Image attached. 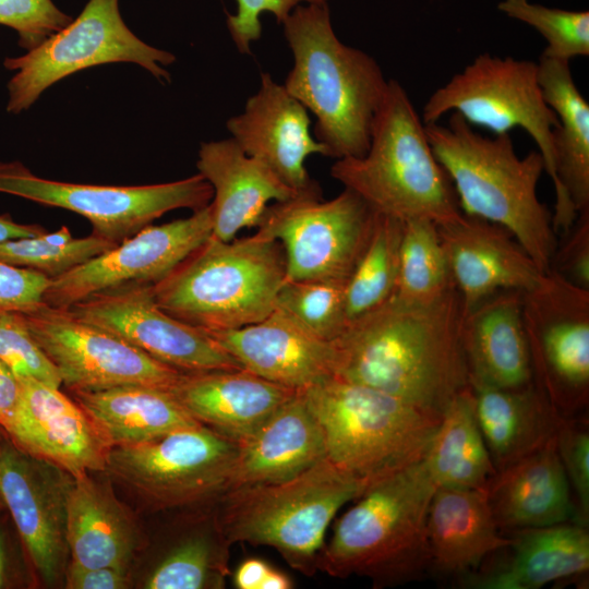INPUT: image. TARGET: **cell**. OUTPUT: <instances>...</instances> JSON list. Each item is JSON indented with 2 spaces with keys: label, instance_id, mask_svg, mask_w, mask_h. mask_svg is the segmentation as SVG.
Wrapping results in <instances>:
<instances>
[{
  "label": "cell",
  "instance_id": "cell-1",
  "mask_svg": "<svg viewBox=\"0 0 589 589\" xmlns=\"http://www.w3.org/2000/svg\"><path fill=\"white\" fill-rule=\"evenodd\" d=\"M464 308L454 287L436 300L392 296L347 323L333 341L335 376L364 385L442 418L470 386L460 340Z\"/></svg>",
  "mask_w": 589,
  "mask_h": 589
},
{
  "label": "cell",
  "instance_id": "cell-2",
  "mask_svg": "<svg viewBox=\"0 0 589 589\" xmlns=\"http://www.w3.org/2000/svg\"><path fill=\"white\" fill-rule=\"evenodd\" d=\"M293 64L284 86L316 118L327 157H361L388 80L376 60L336 36L327 3L298 5L281 23Z\"/></svg>",
  "mask_w": 589,
  "mask_h": 589
},
{
  "label": "cell",
  "instance_id": "cell-3",
  "mask_svg": "<svg viewBox=\"0 0 589 589\" xmlns=\"http://www.w3.org/2000/svg\"><path fill=\"white\" fill-rule=\"evenodd\" d=\"M424 125L461 213L502 226L542 273L550 269L558 238L552 214L537 194L545 171L540 152L519 157L509 133L483 136L457 112L447 124Z\"/></svg>",
  "mask_w": 589,
  "mask_h": 589
},
{
  "label": "cell",
  "instance_id": "cell-4",
  "mask_svg": "<svg viewBox=\"0 0 589 589\" xmlns=\"http://www.w3.org/2000/svg\"><path fill=\"white\" fill-rule=\"evenodd\" d=\"M436 485L423 460L369 485L336 521L316 568L374 588L419 580L430 570L426 521Z\"/></svg>",
  "mask_w": 589,
  "mask_h": 589
},
{
  "label": "cell",
  "instance_id": "cell-5",
  "mask_svg": "<svg viewBox=\"0 0 589 589\" xmlns=\"http://www.w3.org/2000/svg\"><path fill=\"white\" fill-rule=\"evenodd\" d=\"M330 176L359 195L373 212L402 223L428 219L445 225L462 216L425 125L407 92L395 80H388L366 153L337 159Z\"/></svg>",
  "mask_w": 589,
  "mask_h": 589
},
{
  "label": "cell",
  "instance_id": "cell-6",
  "mask_svg": "<svg viewBox=\"0 0 589 589\" xmlns=\"http://www.w3.org/2000/svg\"><path fill=\"white\" fill-rule=\"evenodd\" d=\"M285 279L281 243L256 230L230 241L211 237L152 289L156 303L171 316L218 332L269 315Z\"/></svg>",
  "mask_w": 589,
  "mask_h": 589
},
{
  "label": "cell",
  "instance_id": "cell-7",
  "mask_svg": "<svg viewBox=\"0 0 589 589\" xmlns=\"http://www.w3.org/2000/svg\"><path fill=\"white\" fill-rule=\"evenodd\" d=\"M301 394L322 429L326 458L366 488L423 460L442 419L337 377Z\"/></svg>",
  "mask_w": 589,
  "mask_h": 589
},
{
  "label": "cell",
  "instance_id": "cell-8",
  "mask_svg": "<svg viewBox=\"0 0 589 589\" xmlns=\"http://www.w3.org/2000/svg\"><path fill=\"white\" fill-rule=\"evenodd\" d=\"M365 489L325 457L289 480L229 490L216 512L231 544L274 548L292 568L311 576L333 518Z\"/></svg>",
  "mask_w": 589,
  "mask_h": 589
},
{
  "label": "cell",
  "instance_id": "cell-9",
  "mask_svg": "<svg viewBox=\"0 0 589 589\" xmlns=\"http://www.w3.org/2000/svg\"><path fill=\"white\" fill-rule=\"evenodd\" d=\"M239 443L200 424L112 447L105 473L152 513L214 507L230 489Z\"/></svg>",
  "mask_w": 589,
  "mask_h": 589
},
{
  "label": "cell",
  "instance_id": "cell-10",
  "mask_svg": "<svg viewBox=\"0 0 589 589\" xmlns=\"http://www.w3.org/2000/svg\"><path fill=\"white\" fill-rule=\"evenodd\" d=\"M176 57L135 36L119 11V0H88L80 15L35 48L9 57L4 67L16 73L8 84L7 110L29 108L41 93L80 70L110 62H133L159 81L170 82L164 68Z\"/></svg>",
  "mask_w": 589,
  "mask_h": 589
},
{
  "label": "cell",
  "instance_id": "cell-11",
  "mask_svg": "<svg viewBox=\"0 0 589 589\" xmlns=\"http://www.w3.org/2000/svg\"><path fill=\"white\" fill-rule=\"evenodd\" d=\"M457 112L469 124L494 134L525 130L543 157L553 185L555 112L545 103L538 76V63L491 53L477 56L462 71L438 87L422 110L424 124L437 122L445 113Z\"/></svg>",
  "mask_w": 589,
  "mask_h": 589
},
{
  "label": "cell",
  "instance_id": "cell-12",
  "mask_svg": "<svg viewBox=\"0 0 589 589\" xmlns=\"http://www.w3.org/2000/svg\"><path fill=\"white\" fill-rule=\"evenodd\" d=\"M375 213L354 192L329 201L301 193L268 205L257 231L279 241L286 279L347 283L372 232Z\"/></svg>",
  "mask_w": 589,
  "mask_h": 589
},
{
  "label": "cell",
  "instance_id": "cell-13",
  "mask_svg": "<svg viewBox=\"0 0 589 589\" xmlns=\"http://www.w3.org/2000/svg\"><path fill=\"white\" fill-rule=\"evenodd\" d=\"M0 192L85 217L93 233L120 243L178 208L200 209L213 199L211 184L196 173L147 185H95L35 176L19 161H0Z\"/></svg>",
  "mask_w": 589,
  "mask_h": 589
},
{
  "label": "cell",
  "instance_id": "cell-14",
  "mask_svg": "<svg viewBox=\"0 0 589 589\" xmlns=\"http://www.w3.org/2000/svg\"><path fill=\"white\" fill-rule=\"evenodd\" d=\"M534 385L563 417L589 396V289L550 268L522 294Z\"/></svg>",
  "mask_w": 589,
  "mask_h": 589
},
{
  "label": "cell",
  "instance_id": "cell-15",
  "mask_svg": "<svg viewBox=\"0 0 589 589\" xmlns=\"http://www.w3.org/2000/svg\"><path fill=\"white\" fill-rule=\"evenodd\" d=\"M27 327L71 392L127 385L171 390L183 375L115 334L45 303L22 313Z\"/></svg>",
  "mask_w": 589,
  "mask_h": 589
},
{
  "label": "cell",
  "instance_id": "cell-16",
  "mask_svg": "<svg viewBox=\"0 0 589 589\" xmlns=\"http://www.w3.org/2000/svg\"><path fill=\"white\" fill-rule=\"evenodd\" d=\"M64 310L185 373L242 369L206 332L165 312L151 284L107 289Z\"/></svg>",
  "mask_w": 589,
  "mask_h": 589
},
{
  "label": "cell",
  "instance_id": "cell-17",
  "mask_svg": "<svg viewBox=\"0 0 589 589\" xmlns=\"http://www.w3.org/2000/svg\"><path fill=\"white\" fill-rule=\"evenodd\" d=\"M74 477L19 449L8 437L0 448V490L4 506L36 578L60 587L71 560L67 537L68 501Z\"/></svg>",
  "mask_w": 589,
  "mask_h": 589
},
{
  "label": "cell",
  "instance_id": "cell-18",
  "mask_svg": "<svg viewBox=\"0 0 589 589\" xmlns=\"http://www.w3.org/2000/svg\"><path fill=\"white\" fill-rule=\"evenodd\" d=\"M213 232L211 203L188 218L148 225L115 248L52 278L44 303L56 309L128 284H151L166 277Z\"/></svg>",
  "mask_w": 589,
  "mask_h": 589
},
{
  "label": "cell",
  "instance_id": "cell-19",
  "mask_svg": "<svg viewBox=\"0 0 589 589\" xmlns=\"http://www.w3.org/2000/svg\"><path fill=\"white\" fill-rule=\"evenodd\" d=\"M310 124L305 107L269 73L261 74L260 87L248 98L243 112L226 123L247 155L265 164L299 194L322 193L305 160L314 154L327 156V149L312 135Z\"/></svg>",
  "mask_w": 589,
  "mask_h": 589
},
{
  "label": "cell",
  "instance_id": "cell-20",
  "mask_svg": "<svg viewBox=\"0 0 589 589\" xmlns=\"http://www.w3.org/2000/svg\"><path fill=\"white\" fill-rule=\"evenodd\" d=\"M20 382L22 402L5 436L74 478L104 472L111 447L83 408L59 388L29 377Z\"/></svg>",
  "mask_w": 589,
  "mask_h": 589
},
{
  "label": "cell",
  "instance_id": "cell-21",
  "mask_svg": "<svg viewBox=\"0 0 589 589\" xmlns=\"http://www.w3.org/2000/svg\"><path fill=\"white\" fill-rule=\"evenodd\" d=\"M452 279L464 314L502 290L531 289L542 272L530 255L500 225L464 215L437 225Z\"/></svg>",
  "mask_w": 589,
  "mask_h": 589
},
{
  "label": "cell",
  "instance_id": "cell-22",
  "mask_svg": "<svg viewBox=\"0 0 589 589\" xmlns=\"http://www.w3.org/2000/svg\"><path fill=\"white\" fill-rule=\"evenodd\" d=\"M206 333L243 369L291 389L302 392L335 376L333 341L309 333L277 308L260 322Z\"/></svg>",
  "mask_w": 589,
  "mask_h": 589
},
{
  "label": "cell",
  "instance_id": "cell-23",
  "mask_svg": "<svg viewBox=\"0 0 589 589\" xmlns=\"http://www.w3.org/2000/svg\"><path fill=\"white\" fill-rule=\"evenodd\" d=\"M539 83L558 124L554 129L556 176L553 228L565 233L589 209V105L577 88L569 62L540 56Z\"/></svg>",
  "mask_w": 589,
  "mask_h": 589
},
{
  "label": "cell",
  "instance_id": "cell-24",
  "mask_svg": "<svg viewBox=\"0 0 589 589\" xmlns=\"http://www.w3.org/2000/svg\"><path fill=\"white\" fill-rule=\"evenodd\" d=\"M171 392L201 424L239 444L298 393L243 368L183 373Z\"/></svg>",
  "mask_w": 589,
  "mask_h": 589
},
{
  "label": "cell",
  "instance_id": "cell-25",
  "mask_svg": "<svg viewBox=\"0 0 589 589\" xmlns=\"http://www.w3.org/2000/svg\"><path fill=\"white\" fill-rule=\"evenodd\" d=\"M196 168L213 189L212 237L220 241L235 239L241 229L256 228L271 201L299 194L231 137L202 143Z\"/></svg>",
  "mask_w": 589,
  "mask_h": 589
},
{
  "label": "cell",
  "instance_id": "cell-26",
  "mask_svg": "<svg viewBox=\"0 0 589 589\" xmlns=\"http://www.w3.org/2000/svg\"><path fill=\"white\" fill-rule=\"evenodd\" d=\"M520 290H502L464 314L460 340L470 386L519 388L533 383Z\"/></svg>",
  "mask_w": 589,
  "mask_h": 589
},
{
  "label": "cell",
  "instance_id": "cell-27",
  "mask_svg": "<svg viewBox=\"0 0 589 589\" xmlns=\"http://www.w3.org/2000/svg\"><path fill=\"white\" fill-rule=\"evenodd\" d=\"M71 560L84 566L132 568L147 540L134 512L118 498L113 483L91 473L74 478L68 501Z\"/></svg>",
  "mask_w": 589,
  "mask_h": 589
},
{
  "label": "cell",
  "instance_id": "cell-28",
  "mask_svg": "<svg viewBox=\"0 0 589 589\" xmlns=\"http://www.w3.org/2000/svg\"><path fill=\"white\" fill-rule=\"evenodd\" d=\"M485 493L500 531L576 522L556 434L539 449L497 471Z\"/></svg>",
  "mask_w": 589,
  "mask_h": 589
},
{
  "label": "cell",
  "instance_id": "cell-29",
  "mask_svg": "<svg viewBox=\"0 0 589 589\" xmlns=\"http://www.w3.org/2000/svg\"><path fill=\"white\" fill-rule=\"evenodd\" d=\"M426 539L430 569L459 578L513 543L500 532L485 490L445 486H436L432 496Z\"/></svg>",
  "mask_w": 589,
  "mask_h": 589
},
{
  "label": "cell",
  "instance_id": "cell-30",
  "mask_svg": "<svg viewBox=\"0 0 589 589\" xmlns=\"http://www.w3.org/2000/svg\"><path fill=\"white\" fill-rule=\"evenodd\" d=\"M325 457L322 429L298 392L239 444L229 490L289 480Z\"/></svg>",
  "mask_w": 589,
  "mask_h": 589
},
{
  "label": "cell",
  "instance_id": "cell-31",
  "mask_svg": "<svg viewBox=\"0 0 589 589\" xmlns=\"http://www.w3.org/2000/svg\"><path fill=\"white\" fill-rule=\"evenodd\" d=\"M587 528L573 521L513 531V553L506 563L470 573L459 584L474 589H540L584 577L589 570Z\"/></svg>",
  "mask_w": 589,
  "mask_h": 589
},
{
  "label": "cell",
  "instance_id": "cell-32",
  "mask_svg": "<svg viewBox=\"0 0 589 589\" xmlns=\"http://www.w3.org/2000/svg\"><path fill=\"white\" fill-rule=\"evenodd\" d=\"M470 387L476 418L496 471L555 436L561 414L534 383L519 388Z\"/></svg>",
  "mask_w": 589,
  "mask_h": 589
},
{
  "label": "cell",
  "instance_id": "cell-33",
  "mask_svg": "<svg viewBox=\"0 0 589 589\" xmlns=\"http://www.w3.org/2000/svg\"><path fill=\"white\" fill-rule=\"evenodd\" d=\"M72 394L111 448L149 442L201 424L169 389L127 385Z\"/></svg>",
  "mask_w": 589,
  "mask_h": 589
},
{
  "label": "cell",
  "instance_id": "cell-34",
  "mask_svg": "<svg viewBox=\"0 0 589 589\" xmlns=\"http://www.w3.org/2000/svg\"><path fill=\"white\" fill-rule=\"evenodd\" d=\"M189 527L168 544L142 577L144 589H221L229 576L231 543L216 506L190 512Z\"/></svg>",
  "mask_w": 589,
  "mask_h": 589
},
{
  "label": "cell",
  "instance_id": "cell-35",
  "mask_svg": "<svg viewBox=\"0 0 589 589\" xmlns=\"http://www.w3.org/2000/svg\"><path fill=\"white\" fill-rule=\"evenodd\" d=\"M423 462L436 486L485 490L496 474L476 418L470 386L444 411Z\"/></svg>",
  "mask_w": 589,
  "mask_h": 589
},
{
  "label": "cell",
  "instance_id": "cell-36",
  "mask_svg": "<svg viewBox=\"0 0 589 589\" xmlns=\"http://www.w3.org/2000/svg\"><path fill=\"white\" fill-rule=\"evenodd\" d=\"M401 235L402 221L375 213L369 241L346 283L347 323L382 305L394 294Z\"/></svg>",
  "mask_w": 589,
  "mask_h": 589
},
{
  "label": "cell",
  "instance_id": "cell-37",
  "mask_svg": "<svg viewBox=\"0 0 589 589\" xmlns=\"http://www.w3.org/2000/svg\"><path fill=\"white\" fill-rule=\"evenodd\" d=\"M454 283L437 225L428 219L402 223L394 297L408 303L436 300Z\"/></svg>",
  "mask_w": 589,
  "mask_h": 589
},
{
  "label": "cell",
  "instance_id": "cell-38",
  "mask_svg": "<svg viewBox=\"0 0 589 589\" xmlns=\"http://www.w3.org/2000/svg\"><path fill=\"white\" fill-rule=\"evenodd\" d=\"M118 243L92 233L74 239L62 226L53 232L0 242V261L40 272L56 278Z\"/></svg>",
  "mask_w": 589,
  "mask_h": 589
},
{
  "label": "cell",
  "instance_id": "cell-39",
  "mask_svg": "<svg viewBox=\"0 0 589 589\" xmlns=\"http://www.w3.org/2000/svg\"><path fill=\"white\" fill-rule=\"evenodd\" d=\"M345 287L342 281L285 279L275 308L314 336L334 341L347 325Z\"/></svg>",
  "mask_w": 589,
  "mask_h": 589
},
{
  "label": "cell",
  "instance_id": "cell-40",
  "mask_svg": "<svg viewBox=\"0 0 589 589\" xmlns=\"http://www.w3.org/2000/svg\"><path fill=\"white\" fill-rule=\"evenodd\" d=\"M497 9L532 26L544 37L546 47L542 56L567 62L589 56L588 11L552 9L528 0H503Z\"/></svg>",
  "mask_w": 589,
  "mask_h": 589
},
{
  "label": "cell",
  "instance_id": "cell-41",
  "mask_svg": "<svg viewBox=\"0 0 589 589\" xmlns=\"http://www.w3.org/2000/svg\"><path fill=\"white\" fill-rule=\"evenodd\" d=\"M0 360L20 378L60 388V374L31 334L22 313H0Z\"/></svg>",
  "mask_w": 589,
  "mask_h": 589
},
{
  "label": "cell",
  "instance_id": "cell-42",
  "mask_svg": "<svg viewBox=\"0 0 589 589\" xmlns=\"http://www.w3.org/2000/svg\"><path fill=\"white\" fill-rule=\"evenodd\" d=\"M556 447L569 485L576 496V524L589 522V433L587 426L561 416Z\"/></svg>",
  "mask_w": 589,
  "mask_h": 589
},
{
  "label": "cell",
  "instance_id": "cell-43",
  "mask_svg": "<svg viewBox=\"0 0 589 589\" xmlns=\"http://www.w3.org/2000/svg\"><path fill=\"white\" fill-rule=\"evenodd\" d=\"M71 21L52 0H0V24L16 31L20 45L27 50Z\"/></svg>",
  "mask_w": 589,
  "mask_h": 589
},
{
  "label": "cell",
  "instance_id": "cell-44",
  "mask_svg": "<svg viewBox=\"0 0 589 589\" xmlns=\"http://www.w3.org/2000/svg\"><path fill=\"white\" fill-rule=\"evenodd\" d=\"M236 14L227 13V27L237 49L241 53H251V44L262 36L261 15L272 13L281 24L298 7L304 4H324L328 0H235Z\"/></svg>",
  "mask_w": 589,
  "mask_h": 589
},
{
  "label": "cell",
  "instance_id": "cell-45",
  "mask_svg": "<svg viewBox=\"0 0 589 589\" xmlns=\"http://www.w3.org/2000/svg\"><path fill=\"white\" fill-rule=\"evenodd\" d=\"M51 278L0 261V313H28L44 304Z\"/></svg>",
  "mask_w": 589,
  "mask_h": 589
},
{
  "label": "cell",
  "instance_id": "cell-46",
  "mask_svg": "<svg viewBox=\"0 0 589 589\" xmlns=\"http://www.w3.org/2000/svg\"><path fill=\"white\" fill-rule=\"evenodd\" d=\"M560 237L550 268L576 286L589 289V209L579 213Z\"/></svg>",
  "mask_w": 589,
  "mask_h": 589
},
{
  "label": "cell",
  "instance_id": "cell-47",
  "mask_svg": "<svg viewBox=\"0 0 589 589\" xmlns=\"http://www.w3.org/2000/svg\"><path fill=\"white\" fill-rule=\"evenodd\" d=\"M67 589H127L133 585L130 568L116 566H84L73 561L65 569Z\"/></svg>",
  "mask_w": 589,
  "mask_h": 589
},
{
  "label": "cell",
  "instance_id": "cell-48",
  "mask_svg": "<svg viewBox=\"0 0 589 589\" xmlns=\"http://www.w3.org/2000/svg\"><path fill=\"white\" fill-rule=\"evenodd\" d=\"M22 398L23 389L20 380L0 360V430L3 433L16 416Z\"/></svg>",
  "mask_w": 589,
  "mask_h": 589
},
{
  "label": "cell",
  "instance_id": "cell-49",
  "mask_svg": "<svg viewBox=\"0 0 589 589\" xmlns=\"http://www.w3.org/2000/svg\"><path fill=\"white\" fill-rule=\"evenodd\" d=\"M20 584L10 536L3 517H0V589L19 587Z\"/></svg>",
  "mask_w": 589,
  "mask_h": 589
},
{
  "label": "cell",
  "instance_id": "cell-50",
  "mask_svg": "<svg viewBox=\"0 0 589 589\" xmlns=\"http://www.w3.org/2000/svg\"><path fill=\"white\" fill-rule=\"evenodd\" d=\"M269 568L261 558H247L235 570L233 585L238 589H260Z\"/></svg>",
  "mask_w": 589,
  "mask_h": 589
},
{
  "label": "cell",
  "instance_id": "cell-51",
  "mask_svg": "<svg viewBox=\"0 0 589 589\" xmlns=\"http://www.w3.org/2000/svg\"><path fill=\"white\" fill-rule=\"evenodd\" d=\"M46 230L37 224L26 225L14 221L10 215H0V242L13 239L31 238Z\"/></svg>",
  "mask_w": 589,
  "mask_h": 589
},
{
  "label": "cell",
  "instance_id": "cell-52",
  "mask_svg": "<svg viewBox=\"0 0 589 589\" xmlns=\"http://www.w3.org/2000/svg\"><path fill=\"white\" fill-rule=\"evenodd\" d=\"M292 587L293 582L286 574L271 567L260 589H289Z\"/></svg>",
  "mask_w": 589,
  "mask_h": 589
},
{
  "label": "cell",
  "instance_id": "cell-53",
  "mask_svg": "<svg viewBox=\"0 0 589 589\" xmlns=\"http://www.w3.org/2000/svg\"><path fill=\"white\" fill-rule=\"evenodd\" d=\"M5 437H7L5 434L0 430V448H1Z\"/></svg>",
  "mask_w": 589,
  "mask_h": 589
},
{
  "label": "cell",
  "instance_id": "cell-54",
  "mask_svg": "<svg viewBox=\"0 0 589 589\" xmlns=\"http://www.w3.org/2000/svg\"><path fill=\"white\" fill-rule=\"evenodd\" d=\"M5 508L4 506V502H3V497H2V494H1V490H0V512Z\"/></svg>",
  "mask_w": 589,
  "mask_h": 589
}]
</instances>
